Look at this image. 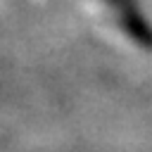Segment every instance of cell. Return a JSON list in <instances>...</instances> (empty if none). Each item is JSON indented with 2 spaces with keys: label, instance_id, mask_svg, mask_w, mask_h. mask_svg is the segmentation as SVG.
<instances>
[{
  "label": "cell",
  "instance_id": "7a4b0ae2",
  "mask_svg": "<svg viewBox=\"0 0 152 152\" xmlns=\"http://www.w3.org/2000/svg\"><path fill=\"white\" fill-rule=\"evenodd\" d=\"M102 2L112 5V7H114V10H119V12L131 10V7H138V5H135V0H102Z\"/></svg>",
  "mask_w": 152,
  "mask_h": 152
},
{
  "label": "cell",
  "instance_id": "6da1fadb",
  "mask_svg": "<svg viewBox=\"0 0 152 152\" xmlns=\"http://www.w3.org/2000/svg\"><path fill=\"white\" fill-rule=\"evenodd\" d=\"M119 24H121L124 33L135 45H140L145 50H152V24L138 12V7H131V10L119 12Z\"/></svg>",
  "mask_w": 152,
  "mask_h": 152
}]
</instances>
